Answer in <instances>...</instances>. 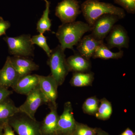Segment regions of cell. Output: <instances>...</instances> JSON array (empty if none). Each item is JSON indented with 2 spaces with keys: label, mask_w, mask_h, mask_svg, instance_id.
Here are the masks:
<instances>
[{
  "label": "cell",
  "mask_w": 135,
  "mask_h": 135,
  "mask_svg": "<svg viewBox=\"0 0 135 135\" xmlns=\"http://www.w3.org/2000/svg\"><path fill=\"white\" fill-rule=\"evenodd\" d=\"M92 30V27L87 23L75 21L60 25L56 35L63 49L73 50L74 47L77 46L84 34Z\"/></svg>",
  "instance_id": "1"
},
{
  "label": "cell",
  "mask_w": 135,
  "mask_h": 135,
  "mask_svg": "<svg viewBox=\"0 0 135 135\" xmlns=\"http://www.w3.org/2000/svg\"><path fill=\"white\" fill-rule=\"evenodd\" d=\"M81 7L84 19L91 27L98 18L104 15H116L120 19L125 18L126 16V12L122 8L98 0H86L81 5Z\"/></svg>",
  "instance_id": "2"
},
{
  "label": "cell",
  "mask_w": 135,
  "mask_h": 135,
  "mask_svg": "<svg viewBox=\"0 0 135 135\" xmlns=\"http://www.w3.org/2000/svg\"><path fill=\"white\" fill-rule=\"evenodd\" d=\"M64 50L60 45L51 50L48 57L47 64L50 68L51 75L58 86L63 84L70 70L68 65Z\"/></svg>",
  "instance_id": "3"
},
{
  "label": "cell",
  "mask_w": 135,
  "mask_h": 135,
  "mask_svg": "<svg viewBox=\"0 0 135 135\" xmlns=\"http://www.w3.org/2000/svg\"><path fill=\"white\" fill-rule=\"evenodd\" d=\"M8 123L18 135H41V122L23 113L19 112L12 116Z\"/></svg>",
  "instance_id": "4"
},
{
  "label": "cell",
  "mask_w": 135,
  "mask_h": 135,
  "mask_svg": "<svg viewBox=\"0 0 135 135\" xmlns=\"http://www.w3.org/2000/svg\"><path fill=\"white\" fill-rule=\"evenodd\" d=\"M31 38L29 34H23L13 37L6 36L3 38L7 44L10 55L28 57L34 56V46Z\"/></svg>",
  "instance_id": "5"
},
{
  "label": "cell",
  "mask_w": 135,
  "mask_h": 135,
  "mask_svg": "<svg viewBox=\"0 0 135 135\" xmlns=\"http://www.w3.org/2000/svg\"><path fill=\"white\" fill-rule=\"evenodd\" d=\"M81 13V7L77 0H63L55 9L56 16L62 23L74 22Z\"/></svg>",
  "instance_id": "6"
},
{
  "label": "cell",
  "mask_w": 135,
  "mask_h": 135,
  "mask_svg": "<svg viewBox=\"0 0 135 135\" xmlns=\"http://www.w3.org/2000/svg\"><path fill=\"white\" fill-rule=\"evenodd\" d=\"M47 104L48 101L38 85L27 95L26 100L18 108L20 112L25 114L32 119H36L35 115L39 107L44 104Z\"/></svg>",
  "instance_id": "7"
},
{
  "label": "cell",
  "mask_w": 135,
  "mask_h": 135,
  "mask_svg": "<svg viewBox=\"0 0 135 135\" xmlns=\"http://www.w3.org/2000/svg\"><path fill=\"white\" fill-rule=\"evenodd\" d=\"M120 19L118 16L113 15L107 14L101 16L94 23L90 34L97 40L104 41Z\"/></svg>",
  "instance_id": "8"
},
{
  "label": "cell",
  "mask_w": 135,
  "mask_h": 135,
  "mask_svg": "<svg viewBox=\"0 0 135 135\" xmlns=\"http://www.w3.org/2000/svg\"><path fill=\"white\" fill-rule=\"evenodd\" d=\"M62 113L59 117L57 135H72L75 129L76 121L74 116L71 103L66 102Z\"/></svg>",
  "instance_id": "9"
},
{
  "label": "cell",
  "mask_w": 135,
  "mask_h": 135,
  "mask_svg": "<svg viewBox=\"0 0 135 135\" xmlns=\"http://www.w3.org/2000/svg\"><path fill=\"white\" fill-rule=\"evenodd\" d=\"M106 38L105 44L110 49L116 48L120 50L122 48H128L129 37L127 30L121 25H114Z\"/></svg>",
  "instance_id": "10"
},
{
  "label": "cell",
  "mask_w": 135,
  "mask_h": 135,
  "mask_svg": "<svg viewBox=\"0 0 135 135\" xmlns=\"http://www.w3.org/2000/svg\"><path fill=\"white\" fill-rule=\"evenodd\" d=\"M39 86L49 104H56L59 86L55 80L51 75L48 76L38 75Z\"/></svg>",
  "instance_id": "11"
},
{
  "label": "cell",
  "mask_w": 135,
  "mask_h": 135,
  "mask_svg": "<svg viewBox=\"0 0 135 135\" xmlns=\"http://www.w3.org/2000/svg\"><path fill=\"white\" fill-rule=\"evenodd\" d=\"M50 112L41 122V135H57V124L59 116L57 104H49Z\"/></svg>",
  "instance_id": "12"
},
{
  "label": "cell",
  "mask_w": 135,
  "mask_h": 135,
  "mask_svg": "<svg viewBox=\"0 0 135 135\" xmlns=\"http://www.w3.org/2000/svg\"><path fill=\"white\" fill-rule=\"evenodd\" d=\"M20 77L12 65L10 57L8 56L5 64L0 70V86L7 89L12 88Z\"/></svg>",
  "instance_id": "13"
},
{
  "label": "cell",
  "mask_w": 135,
  "mask_h": 135,
  "mask_svg": "<svg viewBox=\"0 0 135 135\" xmlns=\"http://www.w3.org/2000/svg\"><path fill=\"white\" fill-rule=\"evenodd\" d=\"M38 85V75L29 74L20 77L12 88L18 94L27 96Z\"/></svg>",
  "instance_id": "14"
},
{
  "label": "cell",
  "mask_w": 135,
  "mask_h": 135,
  "mask_svg": "<svg viewBox=\"0 0 135 135\" xmlns=\"http://www.w3.org/2000/svg\"><path fill=\"white\" fill-rule=\"evenodd\" d=\"M103 42L104 41L97 40L90 34L83 37L77 45V49L80 55L90 60L97 47Z\"/></svg>",
  "instance_id": "15"
},
{
  "label": "cell",
  "mask_w": 135,
  "mask_h": 135,
  "mask_svg": "<svg viewBox=\"0 0 135 135\" xmlns=\"http://www.w3.org/2000/svg\"><path fill=\"white\" fill-rule=\"evenodd\" d=\"M10 58L12 65L20 77L31 74L33 71L38 70L39 65L29 57L13 56L10 57Z\"/></svg>",
  "instance_id": "16"
},
{
  "label": "cell",
  "mask_w": 135,
  "mask_h": 135,
  "mask_svg": "<svg viewBox=\"0 0 135 135\" xmlns=\"http://www.w3.org/2000/svg\"><path fill=\"white\" fill-rule=\"evenodd\" d=\"M66 61L70 71L73 73L88 72L92 66L90 59L85 58L78 52L69 57Z\"/></svg>",
  "instance_id": "17"
},
{
  "label": "cell",
  "mask_w": 135,
  "mask_h": 135,
  "mask_svg": "<svg viewBox=\"0 0 135 135\" xmlns=\"http://www.w3.org/2000/svg\"><path fill=\"white\" fill-rule=\"evenodd\" d=\"M18 112V107L15 105L9 97L0 101V126L3 127L9 119Z\"/></svg>",
  "instance_id": "18"
},
{
  "label": "cell",
  "mask_w": 135,
  "mask_h": 135,
  "mask_svg": "<svg viewBox=\"0 0 135 135\" xmlns=\"http://www.w3.org/2000/svg\"><path fill=\"white\" fill-rule=\"evenodd\" d=\"M94 73L92 72L86 73H73L70 80L72 86L83 87L91 86L94 80Z\"/></svg>",
  "instance_id": "19"
},
{
  "label": "cell",
  "mask_w": 135,
  "mask_h": 135,
  "mask_svg": "<svg viewBox=\"0 0 135 135\" xmlns=\"http://www.w3.org/2000/svg\"><path fill=\"white\" fill-rule=\"evenodd\" d=\"M123 56V51L120 50L117 52H112L103 42L97 47L92 57L94 59H101L104 60L118 59L122 58Z\"/></svg>",
  "instance_id": "20"
},
{
  "label": "cell",
  "mask_w": 135,
  "mask_h": 135,
  "mask_svg": "<svg viewBox=\"0 0 135 135\" xmlns=\"http://www.w3.org/2000/svg\"><path fill=\"white\" fill-rule=\"evenodd\" d=\"M46 2V9L42 16L37 22L36 30L40 33L44 34L45 32L50 31L51 26V20L49 17L50 10V2L47 0H44Z\"/></svg>",
  "instance_id": "21"
},
{
  "label": "cell",
  "mask_w": 135,
  "mask_h": 135,
  "mask_svg": "<svg viewBox=\"0 0 135 135\" xmlns=\"http://www.w3.org/2000/svg\"><path fill=\"white\" fill-rule=\"evenodd\" d=\"M99 103L100 104L95 116L98 119L107 120L110 118L112 113V104L104 98L99 100Z\"/></svg>",
  "instance_id": "22"
},
{
  "label": "cell",
  "mask_w": 135,
  "mask_h": 135,
  "mask_svg": "<svg viewBox=\"0 0 135 135\" xmlns=\"http://www.w3.org/2000/svg\"><path fill=\"white\" fill-rule=\"evenodd\" d=\"M99 100L96 96L87 98L83 103L82 110L84 113L95 116L98 109Z\"/></svg>",
  "instance_id": "23"
},
{
  "label": "cell",
  "mask_w": 135,
  "mask_h": 135,
  "mask_svg": "<svg viewBox=\"0 0 135 135\" xmlns=\"http://www.w3.org/2000/svg\"><path fill=\"white\" fill-rule=\"evenodd\" d=\"M31 40L33 45L36 44L39 46L46 52L48 56H50L51 50L50 49L47 43V38L44 36L43 34L40 33L33 36L31 37Z\"/></svg>",
  "instance_id": "24"
},
{
  "label": "cell",
  "mask_w": 135,
  "mask_h": 135,
  "mask_svg": "<svg viewBox=\"0 0 135 135\" xmlns=\"http://www.w3.org/2000/svg\"><path fill=\"white\" fill-rule=\"evenodd\" d=\"M72 135H97L95 128L76 121L75 129Z\"/></svg>",
  "instance_id": "25"
},
{
  "label": "cell",
  "mask_w": 135,
  "mask_h": 135,
  "mask_svg": "<svg viewBox=\"0 0 135 135\" xmlns=\"http://www.w3.org/2000/svg\"><path fill=\"white\" fill-rule=\"evenodd\" d=\"M114 3L120 6L129 14L135 13V0H113Z\"/></svg>",
  "instance_id": "26"
},
{
  "label": "cell",
  "mask_w": 135,
  "mask_h": 135,
  "mask_svg": "<svg viewBox=\"0 0 135 135\" xmlns=\"http://www.w3.org/2000/svg\"><path fill=\"white\" fill-rule=\"evenodd\" d=\"M10 26L9 21L4 20L2 17H0V36L6 35V31Z\"/></svg>",
  "instance_id": "27"
},
{
  "label": "cell",
  "mask_w": 135,
  "mask_h": 135,
  "mask_svg": "<svg viewBox=\"0 0 135 135\" xmlns=\"http://www.w3.org/2000/svg\"><path fill=\"white\" fill-rule=\"evenodd\" d=\"M12 93V91L0 86V101L9 97Z\"/></svg>",
  "instance_id": "28"
},
{
  "label": "cell",
  "mask_w": 135,
  "mask_h": 135,
  "mask_svg": "<svg viewBox=\"0 0 135 135\" xmlns=\"http://www.w3.org/2000/svg\"><path fill=\"white\" fill-rule=\"evenodd\" d=\"M3 133L2 135H16L14 131L8 123H7L3 127Z\"/></svg>",
  "instance_id": "29"
},
{
  "label": "cell",
  "mask_w": 135,
  "mask_h": 135,
  "mask_svg": "<svg viewBox=\"0 0 135 135\" xmlns=\"http://www.w3.org/2000/svg\"><path fill=\"white\" fill-rule=\"evenodd\" d=\"M119 135H135V133L129 128H127L125 131Z\"/></svg>",
  "instance_id": "30"
},
{
  "label": "cell",
  "mask_w": 135,
  "mask_h": 135,
  "mask_svg": "<svg viewBox=\"0 0 135 135\" xmlns=\"http://www.w3.org/2000/svg\"><path fill=\"white\" fill-rule=\"evenodd\" d=\"M97 135H110L109 133L103 130L101 128H95Z\"/></svg>",
  "instance_id": "31"
},
{
  "label": "cell",
  "mask_w": 135,
  "mask_h": 135,
  "mask_svg": "<svg viewBox=\"0 0 135 135\" xmlns=\"http://www.w3.org/2000/svg\"><path fill=\"white\" fill-rule=\"evenodd\" d=\"M3 133V129L2 127L0 126V135H2Z\"/></svg>",
  "instance_id": "32"
},
{
  "label": "cell",
  "mask_w": 135,
  "mask_h": 135,
  "mask_svg": "<svg viewBox=\"0 0 135 135\" xmlns=\"http://www.w3.org/2000/svg\"><path fill=\"white\" fill-rule=\"evenodd\" d=\"M98 1H102V0H98Z\"/></svg>",
  "instance_id": "33"
}]
</instances>
